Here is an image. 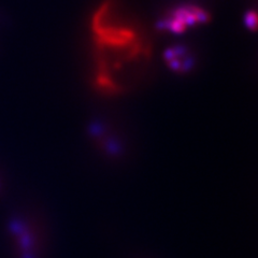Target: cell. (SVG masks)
<instances>
[{"mask_svg": "<svg viewBox=\"0 0 258 258\" xmlns=\"http://www.w3.org/2000/svg\"><path fill=\"white\" fill-rule=\"evenodd\" d=\"M246 26L251 29H255L257 25V15L254 11H249L245 16Z\"/></svg>", "mask_w": 258, "mask_h": 258, "instance_id": "cell-4", "label": "cell"}, {"mask_svg": "<svg viewBox=\"0 0 258 258\" xmlns=\"http://www.w3.org/2000/svg\"><path fill=\"white\" fill-rule=\"evenodd\" d=\"M92 31L99 59L98 83L113 88V77L126 63L148 56L143 35L114 0H106L95 10Z\"/></svg>", "mask_w": 258, "mask_h": 258, "instance_id": "cell-1", "label": "cell"}, {"mask_svg": "<svg viewBox=\"0 0 258 258\" xmlns=\"http://www.w3.org/2000/svg\"><path fill=\"white\" fill-rule=\"evenodd\" d=\"M210 14L204 8L195 5H184L169 12L158 23V27L172 34H182L190 27L206 24Z\"/></svg>", "mask_w": 258, "mask_h": 258, "instance_id": "cell-2", "label": "cell"}, {"mask_svg": "<svg viewBox=\"0 0 258 258\" xmlns=\"http://www.w3.org/2000/svg\"><path fill=\"white\" fill-rule=\"evenodd\" d=\"M165 59L169 67L176 72L188 71L192 66V58L183 46H173L165 53Z\"/></svg>", "mask_w": 258, "mask_h": 258, "instance_id": "cell-3", "label": "cell"}]
</instances>
